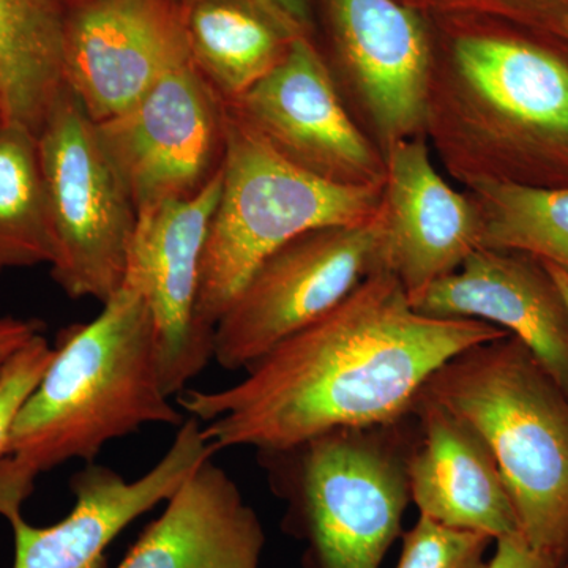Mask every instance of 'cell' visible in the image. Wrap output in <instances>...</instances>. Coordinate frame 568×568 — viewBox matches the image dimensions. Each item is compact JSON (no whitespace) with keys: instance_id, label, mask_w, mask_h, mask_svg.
Listing matches in <instances>:
<instances>
[{"instance_id":"7","label":"cell","mask_w":568,"mask_h":568,"mask_svg":"<svg viewBox=\"0 0 568 568\" xmlns=\"http://www.w3.org/2000/svg\"><path fill=\"white\" fill-rule=\"evenodd\" d=\"M50 215L54 282L71 298L104 304L129 267L138 212L104 151L97 123L63 89L37 136Z\"/></svg>"},{"instance_id":"16","label":"cell","mask_w":568,"mask_h":568,"mask_svg":"<svg viewBox=\"0 0 568 568\" xmlns=\"http://www.w3.org/2000/svg\"><path fill=\"white\" fill-rule=\"evenodd\" d=\"M410 304L422 315L503 328L528 347L568 396V308L536 257L480 246Z\"/></svg>"},{"instance_id":"18","label":"cell","mask_w":568,"mask_h":568,"mask_svg":"<svg viewBox=\"0 0 568 568\" xmlns=\"http://www.w3.org/2000/svg\"><path fill=\"white\" fill-rule=\"evenodd\" d=\"M264 548L256 511L209 458L164 503L118 568H260Z\"/></svg>"},{"instance_id":"29","label":"cell","mask_w":568,"mask_h":568,"mask_svg":"<svg viewBox=\"0 0 568 568\" xmlns=\"http://www.w3.org/2000/svg\"><path fill=\"white\" fill-rule=\"evenodd\" d=\"M544 265L545 267H547V271L549 272V275H551V278L555 280L556 286L559 287L560 294H562L564 302H566L568 308V275L564 274V272L559 271V268L552 267V265Z\"/></svg>"},{"instance_id":"26","label":"cell","mask_w":568,"mask_h":568,"mask_svg":"<svg viewBox=\"0 0 568 568\" xmlns=\"http://www.w3.org/2000/svg\"><path fill=\"white\" fill-rule=\"evenodd\" d=\"M487 568H559V564L529 545L521 534H515L495 541Z\"/></svg>"},{"instance_id":"9","label":"cell","mask_w":568,"mask_h":568,"mask_svg":"<svg viewBox=\"0 0 568 568\" xmlns=\"http://www.w3.org/2000/svg\"><path fill=\"white\" fill-rule=\"evenodd\" d=\"M226 103L186 59L118 118L100 141L136 212L193 196L222 168Z\"/></svg>"},{"instance_id":"3","label":"cell","mask_w":568,"mask_h":568,"mask_svg":"<svg viewBox=\"0 0 568 568\" xmlns=\"http://www.w3.org/2000/svg\"><path fill=\"white\" fill-rule=\"evenodd\" d=\"M102 312L58 336L54 357L22 403L0 457V517L11 523L43 474L93 463L104 446L148 425L179 428L164 392L155 332L140 287L123 280Z\"/></svg>"},{"instance_id":"10","label":"cell","mask_w":568,"mask_h":568,"mask_svg":"<svg viewBox=\"0 0 568 568\" xmlns=\"http://www.w3.org/2000/svg\"><path fill=\"white\" fill-rule=\"evenodd\" d=\"M339 80L362 129L386 153L425 136L432 24L398 0H323Z\"/></svg>"},{"instance_id":"20","label":"cell","mask_w":568,"mask_h":568,"mask_svg":"<svg viewBox=\"0 0 568 568\" xmlns=\"http://www.w3.org/2000/svg\"><path fill=\"white\" fill-rule=\"evenodd\" d=\"M63 80L62 0H0V114L39 136Z\"/></svg>"},{"instance_id":"23","label":"cell","mask_w":568,"mask_h":568,"mask_svg":"<svg viewBox=\"0 0 568 568\" xmlns=\"http://www.w3.org/2000/svg\"><path fill=\"white\" fill-rule=\"evenodd\" d=\"M432 26H485L521 33L567 54L568 0H398Z\"/></svg>"},{"instance_id":"8","label":"cell","mask_w":568,"mask_h":568,"mask_svg":"<svg viewBox=\"0 0 568 568\" xmlns=\"http://www.w3.org/2000/svg\"><path fill=\"white\" fill-rule=\"evenodd\" d=\"M383 265L377 213L365 223L298 235L253 272L213 328L212 361L246 366L342 304Z\"/></svg>"},{"instance_id":"25","label":"cell","mask_w":568,"mask_h":568,"mask_svg":"<svg viewBox=\"0 0 568 568\" xmlns=\"http://www.w3.org/2000/svg\"><path fill=\"white\" fill-rule=\"evenodd\" d=\"M54 346L41 334L11 358L0 376V457L18 410L47 372Z\"/></svg>"},{"instance_id":"24","label":"cell","mask_w":568,"mask_h":568,"mask_svg":"<svg viewBox=\"0 0 568 568\" xmlns=\"http://www.w3.org/2000/svg\"><path fill=\"white\" fill-rule=\"evenodd\" d=\"M495 544L484 534L448 528L420 517L402 534L396 568H487V552Z\"/></svg>"},{"instance_id":"21","label":"cell","mask_w":568,"mask_h":568,"mask_svg":"<svg viewBox=\"0 0 568 568\" xmlns=\"http://www.w3.org/2000/svg\"><path fill=\"white\" fill-rule=\"evenodd\" d=\"M480 246L529 254L568 275V186L480 182L467 186Z\"/></svg>"},{"instance_id":"6","label":"cell","mask_w":568,"mask_h":568,"mask_svg":"<svg viewBox=\"0 0 568 568\" xmlns=\"http://www.w3.org/2000/svg\"><path fill=\"white\" fill-rule=\"evenodd\" d=\"M383 186L338 185L295 166L226 104L222 194L201 263L200 327L213 338L253 272L287 242L372 220Z\"/></svg>"},{"instance_id":"31","label":"cell","mask_w":568,"mask_h":568,"mask_svg":"<svg viewBox=\"0 0 568 568\" xmlns=\"http://www.w3.org/2000/svg\"><path fill=\"white\" fill-rule=\"evenodd\" d=\"M0 122H2V114H0Z\"/></svg>"},{"instance_id":"27","label":"cell","mask_w":568,"mask_h":568,"mask_svg":"<svg viewBox=\"0 0 568 568\" xmlns=\"http://www.w3.org/2000/svg\"><path fill=\"white\" fill-rule=\"evenodd\" d=\"M43 328L44 325L39 320L0 316V376L22 347L43 334Z\"/></svg>"},{"instance_id":"28","label":"cell","mask_w":568,"mask_h":568,"mask_svg":"<svg viewBox=\"0 0 568 568\" xmlns=\"http://www.w3.org/2000/svg\"><path fill=\"white\" fill-rule=\"evenodd\" d=\"M265 9L274 11L284 21L305 36L312 37L313 14L312 0H254Z\"/></svg>"},{"instance_id":"1","label":"cell","mask_w":568,"mask_h":568,"mask_svg":"<svg viewBox=\"0 0 568 568\" xmlns=\"http://www.w3.org/2000/svg\"><path fill=\"white\" fill-rule=\"evenodd\" d=\"M510 335L474 320L418 313L379 265L332 312L244 369L233 386L175 396L215 454L283 450L339 428L409 416L429 377L455 355Z\"/></svg>"},{"instance_id":"2","label":"cell","mask_w":568,"mask_h":568,"mask_svg":"<svg viewBox=\"0 0 568 568\" xmlns=\"http://www.w3.org/2000/svg\"><path fill=\"white\" fill-rule=\"evenodd\" d=\"M432 29L425 136L447 173L568 186V55L506 29Z\"/></svg>"},{"instance_id":"11","label":"cell","mask_w":568,"mask_h":568,"mask_svg":"<svg viewBox=\"0 0 568 568\" xmlns=\"http://www.w3.org/2000/svg\"><path fill=\"white\" fill-rule=\"evenodd\" d=\"M231 108L295 166L349 186H383L386 160L354 121L338 82L312 37L302 36L278 65Z\"/></svg>"},{"instance_id":"15","label":"cell","mask_w":568,"mask_h":568,"mask_svg":"<svg viewBox=\"0 0 568 568\" xmlns=\"http://www.w3.org/2000/svg\"><path fill=\"white\" fill-rule=\"evenodd\" d=\"M384 160L381 260L413 301L480 248V215L469 193L457 192L437 171L426 136L396 142Z\"/></svg>"},{"instance_id":"14","label":"cell","mask_w":568,"mask_h":568,"mask_svg":"<svg viewBox=\"0 0 568 568\" xmlns=\"http://www.w3.org/2000/svg\"><path fill=\"white\" fill-rule=\"evenodd\" d=\"M173 443L148 473L126 480L118 470L85 463L70 480L73 508L47 528L24 517L10 523L14 538L11 568H106V549L123 529L166 503L205 459L215 457L203 425L186 416Z\"/></svg>"},{"instance_id":"5","label":"cell","mask_w":568,"mask_h":568,"mask_svg":"<svg viewBox=\"0 0 568 568\" xmlns=\"http://www.w3.org/2000/svg\"><path fill=\"white\" fill-rule=\"evenodd\" d=\"M413 413L395 424L339 428L257 452L283 526L304 541L305 568H379L410 504L406 458Z\"/></svg>"},{"instance_id":"13","label":"cell","mask_w":568,"mask_h":568,"mask_svg":"<svg viewBox=\"0 0 568 568\" xmlns=\"http://www.w3.org/2000/svg\"><path fill=\"white\" fill-rule=\"evenodd\" d=\"M63 80L95 123L190 59L178 0H62Z\"/></svg>"},{"instance_id":"19","label":"cell","mask_w":568,"mask_h":568,"mask_svg":"<svg viewBox=\"0 0 568 568\" xmlns=\"http://www.w3.org/2000/svg\"><path fill=\"white\" fill-rule=\"evenodd\" d=\"M178 3L190 59L224 103L241 99L305 36L254 0Z\"/></svg>"},{"instance_id":"12","label":"cell","mask_w":568,"mask_h":568,"mask_svg":"<svg viewBox=\"0 0 568 568\" xmlns=\"http://www.w3.org/2000/svg\"><path fill=\"white\" fill-rule=\"evenodd\" d=\"M222 194V168L200 192L138 211L125 278L151 312L164 392L175 398L212 362V336L196 320L201 263Z\"/></svg>"},{"instance_id":"4","label":"cell","mask_w":568,"mask_h":568,"mask_svg":"<svg viewBox=\"0 0 568 568\" xmlns=\"http://www.w3.org/2000/svg\"><path fill=\"white\" fill-rule=\"evenodd\" d=\"M422 394L487 443L514 500L521 536L560 564L568 548V396L515 336L469 347Z\"/></svg>"},{"instance_id":"22","label":"cell","mask_w":568,"mask_h":568,"mask_svg":"<svg viewBox=\"0 0 568 568\" xmlns=\"http://www.w3.org/2000/svg\"><path fill=\"white\" fill-rule=\"evenodd\" d=\"M52 257L37 136L0 122V272L50 265Z\"/></svg>"},{"instance_id":"30","label":"cell","mask_w":568,"mask_h":568,"mask_svg":"<svg viewBox=\"0 0 568 568\" xmlns=\"http://www.w3.org/2000/svg\"><path fill=\"white\" fill-rule=\"evenodd\" d=\"M559 568H568V548L566 556H564V559L560 560Z\"/></svg>"},{"instance_id":"17","label":"cell","mask_w":568,"mask_h":568,"mask_svg":"<svg viewBox=\"0 0 568 568\" xmlns=\"http://www.w3.org/2000/svg\"><path fill=\"white\" fill-rule=\"evenodd\" d=\"M413 416L406 470L418 515L495 541L521 534L506 480L476 429L422 392Z\"/></svg>"}]
</instances>
